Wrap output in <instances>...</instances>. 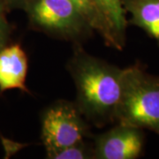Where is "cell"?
I'll return each mask as SVG.
<instances>
[{"mask_svg":"<svg viewBox=\"0 0 159 159\" xmlns=\"http://www.w3.org/2000/svg\"><path fill=\"white\" fill-rule=\"evenodd\" d=\"M80 111L94 120L114 119L123 89L124 69L79 52L70 63Z\"/></svg>","mask_w":159,"mask_h":159,"instance_id":"obj_1","label":"cell"},{"mask_svg":"<svg viewBox=\"0 0 159 159\" xmlns=\"http://www.w3.org/2000/svg\"><path fill=\"white\" fill-rule=\"evenodd\" d=\"M119 124L153 131L159 135V78L138 66L124 69L123 89L115 117Z\"/></svg>","mask_w":159,"mask_h":159,"instance_id":"obj_2","label":"cell"},{"mask_svg":"<svg viewBox=\"0 0 159 159\" xmlns=\"http://www.w3.org/2000/svg\"><path fill=\"white\" fill-rule=\"evenodd\" d=\"M86 135L87 126L80 110L70 102H57L43 113L42 140L47 155L80 143Z\"/></svg>","mask_w":159,"mask_h":159,"instance_id":"obj_3","label":"cell"},{"mask_svg":"<svg viewBox=\"0 0 159 159\" xmlns=\"http://www.w3.org/2000/svg\"><path fill=\"white\" fill-rule=\"evenodd\" d=\"M29 13L35 26L60 35H79L89 28L69 0H35Z\"/></svg>","mask_w":159,"mask_h":159,"instance_id":"obj_4","label":"cell"},{"mask_svg":"<svg viewBox=\"0 0 159 159\" xmlns=\"http://www.w3.org/2000/svg\"><path fill=\"white\" fill-rule=\"evenodd\" d=\"M144 145L142 129L119 124L98 137L95 157L99 159H134L140 157Z\"/></svg>","mask_w":159,"mask_h":159,"instance_id":"obj_5","label":"cell"},{"mask_svg":"<svg viewBox=\"0 0 159 159\" xmlns=\"http://www.w3.org/2000/svg\"><path fill=\"white\" fill-rule=\"evenodd\" d=\"M28 58L20 44L6 46L0 51V90L19 89L28 91Z\"/></svg>","mask_w":159,"mask_h":159,"instance_id":"obj_6","label":"cell"},{"mask_svg":"<svg viewBox=\"0 0 159 159\" xmlns=\"http://www.w3.org/2000/svg\"><path fill=\"white\" fill-rule=\"evenodd\" d=\"M123 7L131 14V24L143 29L159 46V0H124Z\"/></svg>","mask_w":159,"mask_h":159,"instance_id":"obj_7","label":"cell"},{"mask_svg":"<svg viewBox=\"0 0 159 159\" xmlns=\"http://www.w3.org/2000/svg\"><path fill=\"white\" fill-rule=\"evenodd\" d=\"M76 10L79 11L80 16L83 18L87 25L97 30L106 42L110 44L118 47V43L114 36L104 14L102 13L100 6H98L97 0H69Z\"/></svg>","mask_w":159,"mask_h":159,"instance_id":"obj_8","label":"cell"},{"mask_svg":"<svg viewBox=\"0 0 159 159\" xmlns=\"http://www.w3.org/2000/svg\"><path fill=\"white\" fill-rule=\"evenodd\" d=\"M92 156L95 157V155L89 150L82 142H80L56 152L48 154L47 157L51 159H88L92 158Z\"/></svg>","mask_w":159,"mask_h":159,"instance_id":"obj_9","label":"cell"},{"mask_svg":"<svg viewBox=\"0 0 159 159\" xmlns=\"http://www.w3.org/2000/svg\"><path fill=\"white\" fill-rule=\"evenodd\" d=\"M9 33H10L9 24L6 20L2 7H0V51L6 47Z\"/></svg>","mask_w":159,"mask_h":159,"instance_id":"obj_10","label":"cell"},{"mask_svg":"<svg viewBox=\"0 0 159 159\" xmlns=\"http://www.w3.org/2000/svg\"><path fill=\"white\" fill-rule=\"evenodd\" d=\"M97 4H98V6H100V8H101V10H102V0H97ZM102 13H103V11H102ZM104 14V13H103ZM107 20V19H106ZM108 21V20H107Z\"/></svg>","mask_w":159,"mask_h":159,"instance_id":"obj_11","label":"cell"},{"mask_svg":"<svg viewBox=\"0 0 159 159\" xmlns=\"http://www.w3.org/2000/svg\"><path fill=\"white\" fill-rule=\"evenodd\" d=\"M0 7H1V6H0Z\"/></svg>","mask_w":159,"mask_h":159,"instance_id":"obj_12","label":"cell"}]
</instances>
